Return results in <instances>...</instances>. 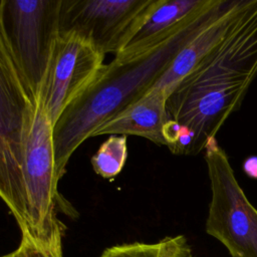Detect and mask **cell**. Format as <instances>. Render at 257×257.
Returning <instances> with one entry per match:
<instances>
[{
  "instance_id": "obj_1",
  "label": "cell",
  "mask_w": 257,
  "mask_h": 257,
  "mask_svg": "<svg viewBox=\"0 0 257 257\" xmlns=\"http://www.w3.org/2000/svg\"><path fill=\"white\" fill-rule=\"evenodd\" d=\"M257 75V0H243L222 37L167 100V147L196 156L239 109Z\"/></svg>"
},
{
  "instance_id": "obj_2",
  "label": "cell",
  "mask_w": 257,
  "mask_h": 257,
  "mask_svg": "<svg viewBox=\"0 0 257 257\" xmlns=\"http://www.w3.org/2000/svg\"><path fill=\"white\" fill-rule=\"evenodd\" d=\"M191 30L157 51L115 54L108 64H103L93 81L64 109L53 126L54 163L58 182L74 151L100 125L152 87Z\"/></svg>"
},
{
  "instance_id": "obj_3",
  "label": "cell",
  "mask_w": 257,
  "mask_h": 257,
  "mask_svg": "<svg viewBox=\"0 0 257 257\" xmlns=\"http://www.w3.org/2000/svg\"><path fill=\"white\" fill-rule=\"evenodd\" d=\"M36 96L7 41L0 18V198L21 230L27 225L25 151Z\"/></svg>"
},
{
  "instance_id": "obj_4",
  "label": "cell",
  "mask_w": 257,
  "mask_h": 257,
  "mask_svg": "<svg viewBox=\"0 0 257 257\" xmlns=\"http://www.w3.org/2000/svg\"><path fill=\"white\" fill-rule=\"evenodd\" d=\"M24 179L27 199V225L22 235L38 247L62 254L64 225L56 214L58 203L55 173L53 124L39 95L25 151Z\"/></svg>"
},
{
  "instance_id": "obj_5",
  "label": "cell",
  "mask_w": 257,
  "mask_h": 257,
  "mask_svg": "<svg viewBox=\"0 0 257 257\" xmlns=\"http://www.w3.org/2000/svg\"><path fill=\"white\" fill-rule=\"evenodd\" d=\"M204 153L211 184L207 234L221 242L232 257H257V209L239 185L216 138L209 141Z\"/></svg>"
},
{
  "instance_id": "obj_6",
  "label": "cell",
  "mask_w": 257,
  "mask_h": 257,
  "mask_svg": "<svg viewBox=\"0 0 257 257\" xmlns=\"http://www.w3.org/2000/svg\"><path fill=\"white\" fill-rule=\"evenodd\" d=\"M61 0H0V18L14 57L35 96L59 35Z\"/></svg>"
},
{
  "instance_id": "obj_7",
  "label": "cell",
  "mask_w": 257,
  "mask_h": 257,
  "mask_svg": "<svg viewBox=\"0 0 257 257\" xmlns=\"http://www.w3.org/2000/svg\"><path fill=\"white\" fill-rule=\"evenodd\" d=\"M161 0H61L59 33H74L104 55L119 53Z\"/></svg>"
},
{
  "instance_id": "obj_8",
  "label": "cell",
  "mask_w": 257,
  "mask_h": 257,
  "mask_svg": "<svg viewBox=\"0 0 257 257\" xmlns=\"http://www.w3.org/2000/svg\"><path fill=\"white\" fill-rule=\"evenodd\" d=\"M104 54L74 33H59L39 95L54 126L64 109L93 81Z\"/></svg>"
},
{
  "instance_id": "obj_9",
  "label": "cell",
  "mask_w": 257,
  "mask_h": 257,
  "mask_svg": "<svg viewBox=\"0 0 257 257\" xmlns=\"http://www.w3.org/2000/svg\"><path fill=\"white\" fill-rule=\"evenodd\" d=\"M219 0H161L128 44L117 54L154 52L198 25Z\"/></svg>"
},
{
  "instance_id": "obj_10",
  "label": "cell",
  "mask_w": 257,
  "mask_h": 257,
  "mask_svg": "<svg viewBox=\"0 0 257 257\" xmlns=\"http://www.w3.org/2000/svg\"><path fill=\"white\" fill-rule=\"evenodd\" d=\"M243 0H219L216 7L186 36L168 67L151 88L168 96L196 63L222 37L238 13Z\"/></svg>"
},
{
  "instance_id": "obj_11",
  "label": "cell",
  "mask_w": 257,
  "mask_h": 257,
  "mask_svg": "<svg viewBox=\"0 0 257 257\" xmlns=\"http://www.w3.org/2000/svg\"><path fill=\"white\" fill-rule=\"evenodd\" d=\"M168 97L163 90L150 88L143 96L100 125L91 137L132 135L167 146L166 127L170 120L167 112Z\"/></svg>"
},
{
  "instance_id": "obj_12",
  "label": "cell",
  "mask_w": 257,
  "mask_h": 257,
  "mask_svg": "<svg viewBox=\"0 0 257 257\" xmlns=\"http://www.w3.org/2000/svg\"><path fill=\"white\" fill-rule=\"evenodd\" d=\"M99 257H194L184 235L165 237L155 243L135 242L106 248Z\"/></svg>"
},
{
  "instance_id": "obj_13",
  "label": "cell",
  "mask_w": 257,
  "mask_h": 257,
  "mask_svg": "<svg viewBox=\"0 0 257 257\" xmlns=\"http://www.w3.org/2000/svg\"><path fill=\"white\" fill-rule=\"evenodd\" d=\"M126 136L111 135L104 141L91 158L93 171L104 179L117 176L124 167L127 158Z\"/></svg>"
},
{
  "instance_id": "obj_14",
  "label": "cell",
  "mask_w": 257,
  "mask_h": 257,
  "mask_svg": "<svg viewBox=\"0 0 257 257\" xmlns=\"http://www.w3.org/2000/svg\"><path fill=\"white\" fill-rule=\"evenodd\" d=\"M11 253L13 257H63L62 254L49 252L38 247L28 237L23 235L18 248Z\"/></svg>"
},
{
  "instance_id": "obj_15",
  "label": "cell",
  "mask_w": 257,
  "mask_h": 257,
  "mask_svg": "<svg viewBox=\"0 0 257 257\" xmlns=\"http://www.w3.org/2000/svg\"><path fill=\"white\" fill-rule=\"evenodd\" d=\"M243 170L250 178L257 179V157H250L245 160Z\"/></svg>"
},
{
  "instance_id": "obj_16",
  "label": "cell",
  "mask_w": 257,
  "mask_h": 257,
  "mask_svg": "<svg viewBox=\"0 0 257 257\" xmlns=\"http://www.w3.org/2000/svg\"><path fill=\"white\" fill-rule=\"evenodd\" d=\"M1 257H13V255H12V253H9V254H7L5 256H1Z\"/></svg>"
}]
</instances>
